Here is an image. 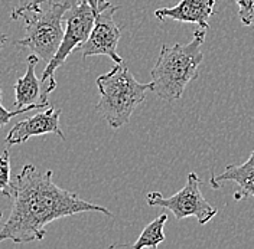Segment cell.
Here are the masks:
<instances>
[{
  "instance_id": "1",
  "label": "cell",
  "mask_w": 254,
  "mask_h": 249,
  "mask_svg": "<svg viewBox=\"0 0 254 249\" xmlns=\"http://www.w3.org/2000/svg\"><path fill=\"white\" fill-rule=\"evenodd\" d=\"M52 176V170L41 173L33 164H25L17 173L12 183V209L0 229V242L42 241L51 222L77 213L98 212L113 216L107 207L82 200L78 195L55 185Z\"/></svg>"
},
{
  "instance_id": "2",
  "label": "cell",
  "mask_w": 254,
  "mask_h": 249,
  "mask_svg": "<svg viewBox=\"0 0 254 249\" xmlns=\"http://www.w3.org/2000/svg\"><path fill=\"white\" fill-rule=\"evenodd\" d=\"M206 29L199 28L193 32L188 44H175L174 47L162 45L156 65L153 66L152 90L160 100H181L190 81L198 78V69L202 63V45Z\"/></svg>"
},
{
  "instance_id": "3",
  "label": "cell",
  "mask_w": 254,
  "mask_h": 249,
  "mask_svg": "<svg viewBox=\"0 0 254 249\" xmlns=\"http://www.w3.org/2000/svg\"><path fill=\"white\" fill-rule=\"evenodd\" d=\"M100 100L95 111L111 128H120L128 123L136 108L146 100L152 84H142L134 78L125 62L116 63L107 74L95 79Z\"/></svg>"
},
{
  "instance_id": "4",
  "label": "cell",
  "mask_w": 254,
  "mask_h": 249,
  "mask_svg": "<svg viewBox=\"0 0 254 249\" xmlns=\"http://www.w3.org/2000/svg\"><path fill=\"white\" fill-rule=\"evenodd\" d=\"M77 1L47 0L26 10L20 17L25 22L26 36L16 41V45L28 48L39 59L51 62L63 44L65 15Z\"/></svg>"
},
{
  "instance_id": "5",
  "label": "cell",
  "mask_w": 254,
  "mask_h": 249,
  "mask_svg": "<svg viewBox=\"0 0 254 249\" xmlns=\"http://www.w3.org/2000/svg\"><path fill=\"white\" fill-rule=\"evenodd\" d=\"M95 22V0H78L65 15V35L57 55L42 72L41 102H49L48 95L57 88L55 71L64 65L69 53L78 49L90 38Z\"/></svg>"
},
{
  "instance_id": "6",
  "label": "cell",
  "mask_w": 254,
  "mask_h": 249,
  "mask_svg": "<svg viewBox=\"0 0 254 249\" xmlns=\"http://www.w3.org/2000/svg\"><path fill=\"white\" fill-rule=\"evenodd\" d=\"M201 180L196 173L190 171L187 177V183L175 195L165 198L159 192L147 193L149 206H158L168 209L178 220L185 218H195L199 225H206L211 219L215 218L217 207L206 200L201 192Z\"/></svg>"
},
{
  "instance_id": "7",
  "label": "cell",
  "mask_w": 254,
  "mask_h": 249,
  "mask_svg": "<svg viewBox=\"0 0 254 249\" xmlns=\"http://www.w3.org/2000/svg\"><path fill=\"white\" fill-rule=\"evenodd\" d=\"M119 10L107 0H95V22L93 32L85 44L78 48L82 58L104 55L114 63H122L123 59L117 53V45L122 38V31L114 22V15Z\"/></svg>"
},
{
  "instance_id": "8",
  "label": "cell",
  "mask_w": 254,
  "mask_h": 249,
  "mask_svg": "<svg viewBox=\"0 0 254 249\" xmlns=\"http://www.w3.org/2000/svg\"><path fill=\"white\" fill-rule=\"evenodd\" d=\"M63 111L57 108H45L26 120L16 123L12 130L9 131L7 137L4 139L6 144L16 146L28 141L31 137L45 136V134H55L65 140L63 130L60 127V118Z\"/></svg>"
},
{
  "instance_id": "9",
  "label": "cell",
  "mask_w": 254,
  "mask_h": 249,
  "mask_svg": "<svg viewBox=\"0 0 254 249\" xmlns=\"http://www.w3.org/2000/svg\"><path fill=\"white\" fill-rule=\"evenodd\" d=\"M217 0H181L172 7H160L155 10L159 20L174 19L176 22L195 23L199 28L209 29V19L214 15V6Z\"/></svg>"
},
{
  "instance_id": "10",
  "label": "cell",
  "mask_w": 254,
  "mask_h": 249,
  "mask_svg": "<svg viewBox=\"0 0 254 249\" xmlns=\"http://www.w3.org/2000/svg\"><path fill=\"white\" fill-rule=\"evenodd\" d=\"M225 182H233L238 186L234 192V200L254 198V149L246 163L240 166L230 164L221 174H212L209 179V186L218 190Z\"/></svg>"
},
{
  "instance_id": "11",
  "label": "cell",
  "mask_w": 254,
  "mask_h": 249,
  "mask_svg": "<svg viewBox=\"0 0 254 249\" xmlns=\"http://www.w3.org/2000/svg\"><path fill=\"white\" fill-rule=\"evenodd\" d=\"M26 62H28V68H26L25 75L17 79L15 84L16 108H23L28 105L39 104L36 101L41 100V95H42V82H41V79H38L36 72H35L36 65L39 62V58L35 53H31L28 56Z\"/></svg>"
},
{
  "instance_id": "12",
  "label": "cell",
  "mask_w": 254,
  "mask_h": 249,
  "mask_svg": "<svg viewBox=\"0 0 254 249\" xmlns=\"http://www.w3.org/2000/svg\"><path fill=\"white\" fill-rule=\"evenodd\" d=\"M168 222V215L166 213H160L158 218L153 219L137 238V241L134 244H131L130 247L133 249H143V248H153L156 249L165 241V223Z\"/></svg>"
},
{
  "instance_id": "13",
  "label": "cell",
  "mask_w": 254,
  "mask_h": 249,
  "mask_svg": "<svg viewBox=\"0 0 254 249\" xmlns=\"http://www.w3.org/2000/svg\"><path fill=\"white\" fill-rule=\"evenodd\" d=\"M0 195L9 196L12 195V183H10V157L9 151L4 150L0 154Z\"/></svg>"
},
{
  "instance_id": "14",
  "label": "cell",
  "mask_w": 254,
  "mask_h": 249,
  "mask_svg": "<svg viewBox=\"0 0 254 249\" xmlns=\"http://www.w3.org/2000/svg\"><path fill=\"white\" fill-rule=\"evenodd\" d=\"M48 107H49L48 102H39V104L28 105V107H23V108H16L15 111H7L1 104V90H0V128H3L12 118H15L20 114H25V112L33 111V109H45Z\"/></svg>"
},
{
  "instance_id": "15",
  "label": "cell",
  "mask_w": 254,
  "mask_h": 249,
  "mask_svg": "<svg viewBox=\"0 0 254 249\" xmlns=\"http://www.w3.org/2000/svg\"><path fill=\"white\" fill-rule=\"evenodd\" d=\"M238 17L244 26L254 28V0H236Z\"/></svg>"
},
{
  "instance_id": "16",
  "label": "cell",
  "mask_w": 254,
  "mask_h": 249,
  "mask_svg": "<svg viewBox=\"0 0 254 249\" xmlns=\"http://www.w3.org/2000/svg\"><path fill=\"white\" fill-rule=\"evenodd\" d=\"M42 1H47V0H19V4L16 6L15 9L12 10V13H10V19H12V20L20 19L22 15H23L26 10H29L31 7L39 4V3H42Z\"/></svg>"
},
{
  "instance_id": "17",
  "label": "cell",
  "mask_w": 254,
  "mask_h": 249,
  "mask_svg": "<svg viewBox=\"0 0 254 249\" xmlns=\"http://www.w3.org/2000/svg\"><path fill=\"white\" fill-rule=\"evenodd\" d=\"M7 42V35H4L3 32H0V50H1V48H3V45Z\"/></svg>"
},
{
  "instance_id": "18",
  "label": "cell",
  "mask_w": 254,
  "mask_h": 249,
  "mask_svg": "<svg viewBox=\"0 0 254 249\" xmlns=\"http://www.w3.org/2000/svg\"><path fill=\"white\" fill-rule=\"evenodd\" d=\"M1 215H3V213H1V210H0V219H1Z\"/></svg>"
}]
</instances>
